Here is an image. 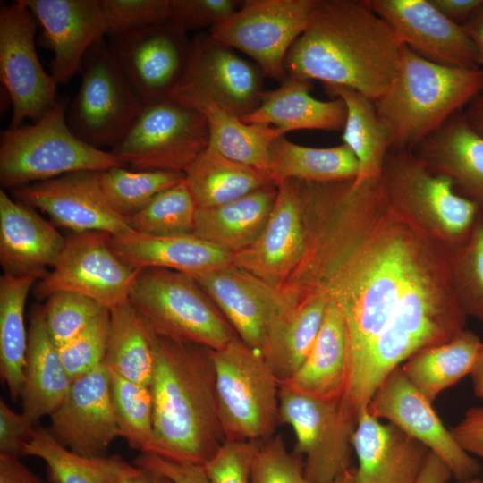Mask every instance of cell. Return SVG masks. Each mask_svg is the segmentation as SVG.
Instances as JSON below:
<instances>
[{
    "label": "cell",
    "mask_w": 483,
    "mask_h": 483,
    "mask_svg": "<svg viewBox=\"0 0 483 483\" xmlns=\"http://www.w3.org/2000/svg\"><path fill=\"white\" fill-rule=\"evenodd\" d=\"M185 174L167 170H128L118 166L102 171L101 187L110 207L128 219L142 210L161 191L182 182Z\"/></svg>",
    "instance_id": "60d3db41"
},
{
    "label": "cell",
    "mask_w": 483,
    "mask_h": 483,
    "mask_svg": "<svg viewBox=\"0 0 483 483\" xmlns=\"http://www.w3.org/2000/svg\"><path fill=\"white\" fill-rule=\"evenodd\" d=\"M25 454L44 461L49 483H121L135 468L118 454L80 455L57 441L49 428L42 427L38 428Z\"/></svg>",
    "instance_id": "f35d334b"
},
{
    "label": "cell",
    "mask_w": 483,
    "mask_h": 483,
    "mask_svg": "<svg viewBox=\"0 0 483 483\" xmlns=\"http://www.w3.org/2000/svg\"><path fill=\"white\" fill-rule=\"evenodd\" d=\"M110 327V310L105 309L74 338L58 347L62 362L74 380L104 363Z\"/></svg>",
    "instance_id": "bcb514c9"
},
{
    "label": "cell",
    "mask_w": 483,
    "mask_h": 483,
    "mask_svg": "<svg viewBox=\"0 0 483 483\" xmlns=\"http://www.w3.org/2000/svg\"><path fill=\"white\" fill-rule=\"evenodd\" d=\"M278 189L270 185L233 201L198 208L192 234L231 254L251 245L263 231Z\"/></svg>",
    "instance_id": "d6a6232c"
},
{
    "label": "cell",
    "mask_w": 483,
    "mask_h": 483,
    "mask_svg": "<svg viewBox=\"0 0 483 483\" xmlns=\"http://www.w3.org/2000/svg\"><path fill=\"white\" fill-rule=\"evenodd\" d=\"M251 483H309L303 466L286 449L280 436L260 441L250 473Z\"/></svg>",
    "instance_id": "c3c4849f"
},
{
    "label": "cell",
    "mask_w": 483,
    "mask_h": 483,
    "mask_svg": "<svg viewBox=\"0 0 483 483\" xmlns=\"http://www.w3.org/2000/svg\"><path fill=\"white\" fill-rule=\"evenodd\" d=\"M134 465L154 469L173 483H211L203 465L173 461L156 453H140L134 460Z\"/></svg>",
    "instance_id": "f5cc1de1"
},
{
    "label": "cell",
    "mask_w": 483,
    "mask_h": 483,
    "mask_svg": "<svg viewBox=\"0 0 483 483\" xmlns=\"http://www.w3.org/2000/svg\"><path fill=\"white\" fill-rule=\"evenodd\" d=\"M367 408L377 419L387 420L426 445L458 481L475 478L480 471L477 459L458 444L432 403L407 379L401 366L385 377Z\"/></svg>",
    "instance_id": "2e32d148"
},
{
    "label": "cell",
    "mask_w": 483,
    "mask_h": 483,
    "mask_svg": "<svg viewBox=\"0 0 483 483\" xmlns=\"http://www.w3.org/2000/svg\"><path fill=\"white\" fill-rule=\"evenodd\" d=\"M433 174L447 178L455 191L483 205V137L462 111L412 150Z\"/></svg>",
    "instance_id": "484cf974"
},
{
    "label": "cell",
    "mask_w": 483,
    "mask_h": 483,
    "mask_svg": "<svg viewBox=\"0 0 483 483\" xmlns=\"http://www.w3.org/2000/svg\"><path fill=\"white\" fill-rule=\"evenodd\" d=\"M150 388L151 453L204 465L225 440L210 349L157 335Z\"/></svg>",
    "instance_id": "7a4b0ae2"
},
{
    "label": "cell",
    "mask_w": 483,
    "mask_h": 483,
    "mask_svg": "<svg viewBox=\"0 0 483 483\" xmlns=\"http://www.w3.org/2000/svg\"><path fill=\"white\" fill-rule=\"evenodd\" d=\"M462 27L473 41L479 53V65L483 66V5Z\"/></svg>",
    "instance_id": "94428289"
},
{
    "label": "cell",
    "mask_w": 483,
    "mask_h": 483,
    "mask_svg": "<svg viewBox=\"0 0 483 483\" xmlns=\"http://www.w3.org/2000/svg\"><path fill=\"white\" fill-rule=\"evenodd\" d=\"M260 441L225 440L203 465L211 483H251V464Z\"/></svg>",
    "instance_id": "681fc988"
},
{
    "label": "cell",
    "mask_w": 483,
    "mask_h": 483,
    "mask_svg": "<svg viewBox=\"0 0 483 483\" xmlns=\"http://www.w3.org/2000/svg\"><path fill=\"white\" fill-rule=\"evenodd\" d=\"M328 483H357L355 480L354 470L351 469Z\"/></svg>",
    "instance_id": "be15d7a7"
},
{
    "label": "cell",
    "mask_w": 483,
    "mask_h": 483,
    "mask_svg": "<svg viewBox=\"0 0 483 483\" xmlns=\"http://www.w3.org/2000/svg\"><path fill=\"white\" fill-rule=\"evenodd\" d=\"M358 458L357 483H416L430 453L392 423H382L368 408L358 415L352 435Z\"/></svg>",
    "instance_id": "603a6c76"
},
{
    "label": "cell",
    "mask_w": 483,
    "mask_h": 483,
    "mask_svg": "<svg viewBox=\"0 0 483 483\" xmlns=\"http://www.w3.org/2000/svg\"><path fill=\"white\" fill-rule=\"evenodd\" d=\"M50 420L52 435L71 451L86 457L106 455L119 434L105 363L72 380Z\"/></svg>",
    "instance_id": "44dd1931"
},
{
    "label": "cell",
    "mask_w": 483,
    "mask_h": 483,
    "mask_svg": "<svg viewBox=\"0 0 483 483\" xmlns=\"http://www.w3.org/2000/svg\"><path fill=\"white\" fill-rule=\"evenodd\" d=\"M129 301L158 336L218 350L236 335L196 280L184 273L140 270Z\"/></svg>",
    "instance_id": "ba28073f"
},
{
    "label": "cell",
    "mask_w": 483,
    "mask_h": 483,
    "mask_svg": "<svg viewBox=\"0 0 483 483\" xmlns=\"http://www.w3.org/2000/svg\"><path fill=\"white\" fill-rule=\"evenodd\" d=\"M72 382L47 328L43 306H35L30 314L20 395L22 413L34 423L50 416L65 398Z\"/></svg>",
    "instance_id": "83f0119b"
},
{
    "label": "cell",
    "mask_w": 483,
    "mask_h": 483,
    "mask_svg": "<svg viewBox=\"0 0 483 483\" xmlns=\"http://www.w3.org/2000/svg\"><path fill=\"white\" fill-rule=\"evenodd\" d=\"M349 373L344 319L337 305L328 299L323 323L312 349L297 372L282 384L314 397L343 399Z\"/></svg>",
    "instance_id": "1f68e13d"
},
{
    "label": "cell",
    "mask_w": 483,
    "mask_h": 483,
    "mask_svg": "<svg viewBox=\"0 0 483 483\" xmlns=\"http://www.w3.org/2000/svg\"><path fill=\"white\" fill-rule=\"evenodd\" d=\"M317 0H244L230 17L208 30L220 42L250 56L265 77L287 79L284 60L306 30Z\"/></svg>",
    "instance_id": "7c38bea8"
},
{
    "label": "cell",
    "mask_w": 483,
    "mask_h": 483,
    "mask_svg": "<svg viewBox=\"0 0 483 483\" xmlns=\"http://www.w3.org/2000/svg\"><path fill=\"white\" fill-rule=\"evenodd\" d=\"M470 126L483 137V89L462 110Z\"/></svg>",
    "instance_id": "680465c9"
},
{
    "label": "cell",
    "mask_w": 483,
    "mask_h": 483,
    "mask_svg": "<svg viewBox=\"0 0 483 483\" xmlns=\"http://www.w3.org/2000/svg\"><path fill=\"white\" fill-rule=\"evenodd\" d=\"M325 89L331 97H340L345 104L347 114L342 138L358 160L357 177L378 178L392 144L389 131L377 114L375 101L350 88L325 85Z\"/></svg>",
    "instance_id": "74e56055"
},
{
    "label": "cell",
    "mask_w": 483,
    "mask_h": 483,
    "mask_svg": "<svg viewBox=\"0 0 483 483\" xmlns=\"http://www.w3.org/2000/svg\"><path fill=\"white\" fill-rule=\"evenodd\" d=\"M184 181L198 208L223 205L275 185L267 174L232 160L209 146L185 172Z\"/></svg>",
    "instance_id": "e575fe53"
},
{
    "label": "cell",
    "mask_w": 483,
    "mask_h": 483,
    "mask_svg": "<svg viewBox=\"0 0 483 483\" xmlns=\"http://www.w3.org/2000/svg\"><path fill=\"white\" fill-rule=\"evenodd\" d=\"M210 357L225 439L271 437L280 421V383L263 355L235 335Z\"/></svg>",
    "instance_id": "52a82bcc"
},
{
    "label": "cell",
    "mask_w": 483,
    "mask_h": 483,
    "mask_svg": "<svg viewBox=\"0 0 483 483\" xmlns=\"http://www.w3.org/2000/svg\"><path fill=\"white\" fill-rule=\"evenodd\" d=\"M38 26L22 0L1 3L0 80L12 106L10 127L37 122L58 99V83L37 54Z\"/></svg>",
    "instance_id": "5bb4252c"
},
{
    "label": "cell",
    "mask_w": 483,
    "mask_h": 483,
    "mask_svg": "<svg viewBox=\"0 0 483 483\" xmlns=\"http://www.w3.org/2000/svg\"><path fill=\"white\" fill-rule=\"evenodd\" d=\"M237 0H170V20L185 31L211 29L234 13Z\"/></svg>",
    "instance_id": "f907efd6"
},
{
    "label": "cell",
    "mask_w": 483,
    "mask_h": 483,
    "mask_svg": "<svg viewBox=\"0 0 483 483\" xmlns=\"http://www.w3.org/2000/svg\"><path fill=\"white\" fill-rule=\"evenodd\" d=\"M402 44L369 0H317L290 48V78L355 89L374 101L389 87Z\"/></svg>",
    "instance_id": "6da1fadb"
},
{
    "label": "cell",
    "mask_w": 483,
    "mask_h": 483,
    "mask_svg": "<svg viewBox=\"0 0 483 483\" xmlns=\"http://www.w3.org/2000/svg\"><path fill=\"white\" fill-rule=\"evenodd\" d=\"M23 413L13 411L0 400V454L16 458L26 456L25 450L36 435L38 428Z\"/></svg>",
    "instance_id": "816d5d0a"
},
{
    "label": "cell",
    "mask_w": 483,
    "mask_h": 483,
    "mask_svg": "<svg viewBox=\"0 0 483 483\" xmlns=\"http://www.w3.org/2000/svg\"><path fill=\"white\" fill-rule=\"evenodd\" d=\"M270 178L277 187L286 180L329 182L356 178L359 163L345 144L310 148L293 143L283 135L270 148Z\"/></svg>",
    "instance_id": "d590c367"
},
{
    "label": "cell",
    "mask_w": 483,
    "mask_h": 483,
    "mask_svg": "<svg viewBox=\"0 0 483 483\" xmlns=\"http://www.w3.org/2000/svg\"><path fill=\"white\" fill-rule=\"evenodd\" d=\"M269 218L257 240L233 254L232 264L277 290L301 261L306 244V222L296 180L278 186Z\"/></svg>",
    "instance_id": "ffe728a7"
},
{
    "label": "cell",
    "mask_w": 483,
    "mask_h": 483,
    "mask_svg": "<svg viewBox=\"0 0 483 483\" xmlns=\"http://www.w3.org/2000/svg\"><path fill=\"white\" fill-rule=\"evenodd\" d=\"M402 45L433 63L479 68L477 48L462 25L446 18L430 0H369Z\"/></svg>",
    "instance_id": "d6986e66"
},
{
    "label": "cell",
    "mask_w": 483,
    "mask_h": 483,
    "mask_svg": "<svg viewBox=\"0 0 483 483\" xmlns=\"http://www.w3.org/2000/svg\"><path fill=\"white\" fill-rule=\"evenodd\" d=\"M310 89V81L287 77L276 89L266 90L258 108L242 121L273 125L284 135L296 130H343L347 114L343 100H318Z\"/></svg>",
    "instance_id": "4dcf8cb0"
},
{
    "label": "cell",
    "mask_w": 483,
    "mask_h": 483,
    "mask_svg": "<svg viewBox=\"0 0 483 483\" xmlns=\"http://www.w3.org/2000/svg\"><path fill=\"white\" fill-rule=\"evenodd\" d=\"M451 254L443 248L422 268L375 341L355 391L343 404L356 419L389 372L419 350L466 329L467 316L453 285Z\"/></svg>",
    "instance_id": "3957f363"
},
{
    "label": "cell",
    "mask_w": 483,
    "mask_h": 483,
    "mask_svg": "<svg viewBox=\"0 0 483 483\" xmlns=\"http://www.w3.org/2000/svg\"><path fill=\"white\" fill-rule=\"evenodd\" d=\"M157 335L128 301L110 310L105 365L132 382L150 386Z\"/></svg>",
    "instance_id": "8d00e7d4"
},
{
    "label": "cell",
    "mask_w": 483,
    "mask_h": 483,
    "mask_svg": "<svg viewBox=\"0 0 483 483\" xmlns=\"http://www.w3.org/2000/svg\"><path fill=\"white\" fill-rule=\"evenodd\" d=\"M451 431L466 452L480 458L483 456V407L468 409Z\"/></svg>",
    "instance_id": "db71d44e"
},
{
    "label": "cell",
    "mask_w": 483,
    "mask_h": 483,
    "mask_svg": "<svg viewBox=\"0 0 483 483\" xmlns=\"http://www.w3.org/2000/svg\"><path fill=\"white\" fill-rule=\"evenodd\" d=\"M66 238L36 210L0 191V264L4 275L39 280L59 258Z\"/></svg>",
    "instance_id": "cb8c5ba5"
},
{
    "label": "cell",
    "mask_w": 483,
    "mask_h": 483,
    "mask_svg": "<svg viewBox=\"0 0 483 483\" xmlns=\"http://www.w3.org/2000/svg\"><path fill=\"white\" fill-rule=\"evenodd\" d=\"M481 459L483 460V456L481 457Z\"/></svg>",
    "instance_id": "003e7915"
},
{
    "label": "cell",
    "mask_w": 483,
    "mask_h": 483,
    "mask_svg": "<svg viewBox=\"0 0 483 483\" xmlns=\"http://www.w3.org/2000/svg\"><path fill=\"white\" fill-rule=\"evenodd\" d=\"M170 98L191 106L204 115L208 127L209 147L270 177L271 145L276 138L284 135L279 129L245 123L208 96L194 89L179 88Z\"/></svg>",
    "instance_id": "f1b7e54d"
},
{
    "label": "cell",
    "mask_w": 483,
    "mask_h": 483,
    "mask_svg": "<svg viewBox=\"0 0 483 483\" xmlns=\"http://www.w3.org/2000/svg\"><path fill=\"white\" fill-rule=\"evenodd\" d=\"M481 208H482V212H483V205L481 206Z\"/></svg>",
    "instance_id": "03108f58"
},
{
    "label": "cell",
    "mask_w": 483,
    "mask_h": 483,
    "mask_svg": "<svg viewBox=\"0 0 483 483\" xmlns=\"http://www.w3.org/2000/svg\"><path fill=\"white\" fill-rule=\"evenodd\" d=\"M102 171H81L13 189L18 200L40 209L72 233L132 231L128 220L108 204L100 182Z\"/></svg>",
    "instance_id": "e0dca14e"
},
{
    "label": "cell",
    "mask_w": 483,
    "mask_h": 483,
    "mask_svg": "<svg viewBox=\"0 0 483 483\" xmlns=\"http://www.w3.org/2000/svg\"><path fill=\"white\" fill-rule=\"evenodd\" d=\"M265 78L253 61L208 32H199L191 38L190 62L179 88L201 92L242 119L259 106Z\"/></svg>",
    "instance_id": "ac0fdd59"
},
{
    "label": "cell",
    "mask_w": 483,
    "mask_h": 483,
    "mask_svg": "<svg viewBox=\"0 0 483 483\" xmlns=\"http://www.w3.org/2000/svg\"><path fill=\"white\" fill-rule=\"evenodd\" d=\"M0 483H44L21 459L0 454Z\"/></svg>",
    "instance_id": "9f6ffc18"
},
{
    "label": "cell",
    "mask_w": 483,
    "mask_h": 483,
    "mask_svg": "<svg viewBox=\"0 0 483 483\" xmlns=\"http://www.w3.org/2000/svg\"><path fill=\"white\" fill-rule=\"evenodd\" d=\"M106 38L116 66L144 106L170 98L181 85L191 39L171 20Z\"/></svg>",
    "instance_id": "4fadbf2b"
},
{
    "label": "cell",
    "mask_w": 483,
    "mask_h": 483,
    "mask_svg": "<svg viewBox=\"0 0 483 483\" xmlns=\"http://www.w3.org/2000/svg\"><path fill=\"white\" fill-rule=\"evenodd\" d=\"M41 26L37 43L54 55L50 73L58 84L79 72L89 47L106 37L100 0H22Z\"/></svg>",
    "instance_id": "7402d4cb"
},
{
    "label": "cell",
    "mask_w": 483,
    "mask_h": 483,
    "mask_svg": "<svg viewBox=\"0 0 483 483\" xmlns=\"http://www.w3.org/2000/svg\"><path fill=\"white\" fill-rule=\"evenodd\" d=\"M279 416L295 433V450L305 456L309 483H328L352 469L357 419L343 409L342 399L310 396L280 383Z\"/></svg>",
    "instance_id": "8fae6325"
},
{
    "label": "cell",
    "mask_w": 483,
    "mask_h": 483,
    "mask_svg": "<svg viewBox=\"0 0 483 483\" xmlns=\"http://www.w3.org/2000/svg\"><path fill=\"white\" fill-rule=\"evenodd\" d=\"M236 335L262 353L268 324L277 306L275 292L233 264L192 275Z\"/></svg>",
    "instance_id": "d4e9b609"
},
{
    "label": "cell",
    "mask_w": 483,
    "mask_h": 483,
    "mask_svg": "<svg viewBox=\"0 0 483 483\" xmlns=\"http://www.w3.org/2000/svg\"><path fill=\"white\" fill-rule=\"evenodd\" d=\"M452 280L467 317L483 323V212L465 242L452 251Z\"/></svg>",
    "instance_id": "ee69618b"
},
{
    "label": "cell",
    "mask_w": 483,
    "mask_h": 483,
    "mask_svg": "<svg viewBox=\"0 0 483 483\" xmlns=\"http://www.w3.org/2000/svg\"><path fill=\"white\" fill-rule=\"evenodd\" d=\"M107 371L119 436L131 449L151 453L154 429L150 386L128 380L108 368Z\"/></svg>",
    "instance_id": "b9f144b4"
},
{
    "label": "cell",
    "mask_w": 483,
    "mask_h": 483,
    "mask_svg": "<svg viewBox=\"0 0 483 483\" xmlns=\"http://www.w3.org/2000/svg\"><path fill=\"white\" fill-rule=\"evenodd\" d=\"M483 89V69L445 66L402 45L392 81L375 100L391 149L414 150Z\"/></svg>",
    "instance_id": "277c9868"
},
{
    "label": "cell",
    "mask_w": 483,
    "mask_h": 483,
    "mask_svg": "<svg viewBox=\"0 0 483 483\" xmlns=\"http://www.w3.org/2000/svg\"><path fill=\"white\" fill-rule=\"evenodd\" d=\"M109 244L134 270L157 267L192 276L232 265L233 254L193 234L153 236L132 230L111 235Z\"/></svg>",
    "instance_id": "4316f807"
},
{
    "label": "cell",
    "mask_w": 483,
    "mask_h": 483,
    "mask_svg": "<svg viewBox=\"0 0 483 483\" xmlns=\"http://www.w3.org/2000/svg\"><path fill=\"white\" fill-rule=\"evenodd\" d=\"M77 94L69 102L66 122L85 143L112 148L130 131L144 105L116 66L105 38L85 54Z\"/></svg>",
    "instance_id": "9c48e42d"
},
{
    "label": "cell",
    "mask_w": 483,
    "mask_h": 483,
    "mask_svg": "<svg viewBox=\"0 0 483 483\" xmlns=\"http://www.w3.org/2000/svg\"><path fill=\"white\" fill-rule=\"evenodd\" d=\"M198 206L185 182L161 191L139 213L128 218L137 233L153 236L192 234Z\"/></svg>",
    "instance_id": "7bdbcfd3"
},
{
    "label": "cell",
    "mask_w": 483,
    "mask_h": 483,
    "mask_svg": "<svg viewBox=\"0 0 483 483\" xmlns=\"http://www.w3.org/2000/svg\"><path fill=\"white\" fill-rule=\"evenodd\" d=\"M103 232L72 233L51 271L34 288L39 300L60 291L88 296L111 310L129 300L140 270L123 262Z\"/></svg>",
    "instance_id": "9a60e30c"
},
{
    "label": "cell",
    "mask_w": 483,
    "mask_h": 483,
    "mask_svg": "<svg viewBox=\"0 0 483 483\" xmlns=\"http://www.w3.org/2000/svg\"><path fill=\"white\" fill-rule=\"evenodd\" d=\"M327 302L324 292L309 294L294 307L278 300L261 354L279 383L289 380L305 361L321 328Z\"/></svg>",
    "instance_id": "f546056e"
},
{
    "label": "cell",
    "mask_w": 483,
    "mask_h": 483,
    "mask_svg": "<svg viewBox=\"0 0 483 483\" xmlns=\"http://www.w3.org/2000/svg\"><path fill=\"white\" fill-rule=\"evenodd\" d=\"M43 309L48 333L60 347L80 334L106 308L83 294L60 291L47 299Z\"/></svg>",
    "instance_id": "f6af8a7d"
},
{
    "label": "cell",
    "mask_w": 483,
    "mask_h": 483,
    "mask_svg": "<svg viewBox=\"0 0 483 483\" xmlns=\"http://www.w3.org/2000/svg\"><path fill=\"white\" fill-rule=\"evenodd\" d=\"M430 2L446 18L462 26L483 5V0H430Z\"/></svg>",
    "instance_id": "11a10c76"
},
{
    "label": "cell",
    "mask_w": 483,
    "mask_h": 483,
    "mask_svg": "<svg viewBox=\"0 0 483 483\" xmlns=\"http://www.w3.org/2000/svg\"><path fill=\"white\" fill-rule=\"evenodd\" d=\"M458 483H483V479H479L475 477V478L459 481Z\"/></svg>",
    "instance_id": "e7e4bbea"
},
{
    "label": "cell",
    "mask_w": 483,
    "mask_h": 483,
    "mask_svg": "<svg viewBox=\"0 0 483 483\" xmlns=\"http://www.w3.org/2000/svg\"><path fill=\"white\" fill-rule=\"evenodd\" d=\"M470 376L475 394L483 399V342L481 343L475 365Z\"/></svg>",
    "instance_id": "6125c7cd"
},
{
    "label": "cell",
    "mask_w": 483,
    "mask_h": 483,
    "mask_svg": "<svg viewBox=\"0 0 483 483\" xmlns=\"http://www.w3.org/2000/svg\"><path fill=\"white\" fill-rule=\"evenodd\" d=\"M68 105V98L62 97L32 124L1 132L2 186L13 190L71 173L125 166L112 151L92 147L71 131Z\"/></svg>",
    "instance_id": "5b68a950"
},
{
    "label": "cell",
    "mask_w": 483,
    "mask_h": 483,
    "mask_svg": "<svg viewBox=\"0 0 483 483\" xmlns=\"http://www.w3.org/2000/svg\"><path fill=\"white\" fill-rule=\"evenodd\" d=\"M204 115L173 98L147 105L112 152L134 170L185 172L208 147Z\"/></svg>",
    "instance_id": "30bf717a"
},
{
    "label": "cell",
    "mask_w": 483,
    "mask_h": 483,
    "mask_svg": "<svg viewBox=\"0 0 483 483\" xmlns=\"http://www.w3.org/2000/svg\"><path fill=\"white\" fill-rule=\"evenodd\" d=\"M452 476L446 464L430 452L416 483H447Z\"/></svg>",
    "instance_id": "6f0895ef"
},
{
    "label": "cell",
    "mask_w": 483,
    "mask_h": 483,
    "mask_svg": "<svg viewBox=\"0 0 483 483\" xmlns=\"http://www.w3.org/2000/svg\"><path fill=\"white\" fill-rule=\"evenodd\" d=\"M121 483H173L161 472L148 467L136 466Z\"/></svg>",
    "instance_id": "91938a15"
},
{
    "label": "cell",
    "mask_w": 483,
    "mask_h": 483,
    "mask_svg": "<svg viewBox=\"0 0 483 483\" xmlns=\"http://www.w3.org/2000/svg\"><path fill=\"white\" fill-rule=\"evenodd\" d=\"M378 178L388 203L451 251L465 242L482 210L411 150L391 149Z\"/></svg>",
    "instance_id": "8992f818"
},
{
    "label": "cell",
    "mask_w": 483,
    "mask_h": 483,
    "mask_svg": "<svg viewBox=\"0 0 483 483\" xmlns=\"http://www.w3.org/2000/svg\"><path fill=\"white\" fill-rule=\"evenodd\" d=\"M481 343L474 332L465 329L448 342L415 352L401 369L432 403L443 391L470 375Z\"/></svg>",
    "instance_id": "836d02e7"
},
{
    "label": "cell",
    "mask_w": 483,
    "mask_h": 483,
    "mask_svg": "<svg viewBox=\"0 0 483 483\" xmlns=\"http://www.w3.org/2000/svg\"><path fill=\"white\" fill-rule=\"evenodd\" d=\"M106 37L170 20V0H100Z\"/></svg>",
    "instance_id": "7dc6e473"
},
{
    "label": "cell",
    "mask_w": 483,
    "mask_h": 483,
    "mask_svg": "<svg viewBox=\"0 0 483 483\" xmlns=\"http://www.w3.org/2000/svg\"><path fill=\"white\" fill-rule=\"evenodd\" d=\"M38 280L34 275L0 277V374L13 402L21 395L28 346L25 304Z\"/></svg>",
    "instance_id": "ab89813d"
}]
</instances>
